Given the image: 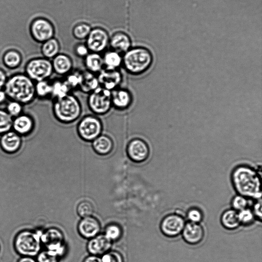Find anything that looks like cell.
I'll list each match as a JSON object with an SVG mask.
<instances>
[{
    "label": "cell",
    "mask_w": 262,
    "mask_h": 262,
    "mask_svg": "<svg viewBox=\"0 0 262 262\" xmlns=\"http://www.w3.org/2000/svg\"><path fill=\"white\" fill-rule=\"evenodd\" d=\"M231 182L238 194L248 199H261V174L248 165L236 166L231 173Z\"/></svg>",
    "instance_id": "cell-1"
},
{
    "label": "cell",
    "mask_w": 262,
    "mask_h": 262,
    "mask_svg": "<svg viewBox=\"0 0 262 262\" xmlns=\"http://www.w3.org/2000/svg\"><path fill=\"white\" fill-rule=\"evenodd\" d=\"M4 89L7 97L21 104L30 103L36 96L33 81L25 74L11 76L7 79Z\"/></svg>",
    "instance_id": "cell-2"
},
{
    "label": "cell",
    "mask_w": 262,
    "mask_h": 262,
    "mask_svg": "<svg viewBox=\"0 0 262 262\" xmlns=\"http://www.w3.org/2000/svg\"><path fill=\"white\" fill-rule=\"evenodd\" d=\"M52 111L59 122L69 124L79 119L82 114V105L78 98L72 93L53 100Z\"/></svg>",
    "instance_id": "cell-3"
},
{
    "label": "cell",
    "mask_w": 262,
    "mask_h": 262,
    "mask_svg": "<svg viewBox=\"0 0 262 262\" xmlns=\"http://www.w3.org/2000/svg\"><path fill=\"white\" fill-rule=\"evenodd\" d=\"M153 56L147 49L138 47L128 50L122 57V66L125 71L132 75L144 74L151 68Z\"/></svg>",
    "instance_id": "cell-4"
},
{
    "label": "cell",
    "mask_w": 262,
    "mask_h": 262,
    "mask_svg": "<svg viewBox=\"0 0 262 262\" xmlns=\"http://www.w3.org/2000/svg\"><path fill=\"white\" fill-rule=\"evenodd\" d=\"M42 231L24 230L19 232L14 240L16 252L23 256L32 257L39 253Z\"/></svg>",
    "instance_id": "cell-5"
},
{
    "label": "cell",
    "mask_w": 262,
    "mask_h": 262,
    "mask_svg": "<svg viewBox=\"0 0 262 262\" xmlns=\"http://www.w3.org/2000/svg\"><path fill=\"white\" fill-rule=\"evenodd\" d=\"M76 131L78 137L82 141L91 143L102 134V122L95 115H86L78 121Z\"/></svg>",
    "instance_id": "cell-6"
},
{
    "label": "cell",
    "mask_w": 262,
    "mask_h": 262,
    "mask_svg": "<svg viewBox=\"0 0 262 262\" xmlns=\"http://www.w3.org/2000/svg\"><path fill=\"white\" fill-rule=\"evenodd\" d=\"M88 94L87 104L95 115L103 116L110 111L112 107L111 91L99 86Z\"/></svg>",
    "instance_id": "cell-7"
},
{
    "label": "cell",
    "mask_w": 262,
    "mask_h": 262,
    "mask_svg": "<svg viewBox=\"0 0 262 262\" xmlns=\"http://www.w3.org/2000/svg\"><path fill=\"white\" fill-rule=\"evenodd\" d=\"M26 75L36 82L48 80L54 73L51 61L43 57L33 58L26 64Z\"/></svg>",
    "instance_id": "cell-8"
},
{
    "label": "cell",
    "mask_w": 262,
    "mask_h": 262,
    "mask_svg": "<svg viewBox=\"0 0 262 262\" xmlns=\"http://www.w3.org/2000/svg\"><path fill=\"white\" fill-rule=\"evenodd\" d=\"M41 242L47 250L55 253L59 258L65 253L64 236L58 229L50 228L42 231L41 235Z\"/></svg>",
    "instance_id": "cell-9"
},
{
    "label": "cell",
    "mask_w": 262,
    "mask_h": 262,
    "mask_svg": "<svg viewBox=\"0 0 262 262\" xmlns=\"http://www.w3.org/2000/svg\"><path fill=\"white\" fill-rule=\"evenodd\" d=\"M186 223L184 217L179 213H170L161 220L160 228L165 236L172 238L181 234Z\"/></svg>",
    "instance_id": "cell-10"
},
{
    "label": "cell",
    "mask_w": 262,
    "mask_h": 262,
    "mask_svg": "<svg viewBox=\"0 0 262 262\" xmlns=\"http://www.w3.org/2000/svg\"><path fill=\"white\" fill-rule=\"evenodd\" d=\"M128 158L135 163H142L146 161L150 155L148 144L143 139L135 138L131 139L126 148Z\"/></svg>",
    "instance_id": "cell-11"
},
{
    "label": "cell",
    "mask_w": 262,
    "mask_h": 262,
    "mask_svg": "<svg viewBox=\"0 0 262 262\" xmlns=\"http://www.w3.org/2000/svg\"><path fill=\"white\" fill-rule=\"evenodd\" d=\"M54 27L52 22L45 18L38 17L33 20L30 26L32 37L37 42H43L53 37Z\"/></svg>",
    "instance_id": "cell-12"
},
{
    "label": "cell",
    "mask_w": 262,
    "mask_h": 262,
    "mask_svg": "<svg viewBox=\"0 0 262 262\" xmlns=\"http://www.w3.org/2000/svg\"><path fill=\"white\" fill-rule=\"evenodd\" d=\"M97 76L99 86L110 91L120 87L123 80V75L119 69L104 68Z\"/></svg>",
    "instance_id": "cell-13"
},
{
    "label": "cell",
    "mask_w": 262,
    "mask_h": 262,
    "mask_svg": "<svg viewBox=\"0 0 262 262\" xmlns=\"http://www.w3.org/2000/svg\"><path fill=\"white\" fill-rule=\"evenodd\" d=\"M87 37L86 47L93 53H99L103 51L108 42L107 33L101 28L91 30Z\"/></svg>",
    "instance_id": "cell-14"
},
{
    "label": "cell",
    "mask_w": 262,
    "mask_h": 262,
    "mask_svg": "<svg viewBox=\"0 0 262 262\" xmlns=\"http://www.w3.org/2000/svg\"><path fill=\"white\" fill-rule=\"evenodd\" d=\"M184 241L191 245H196L202 242L205 236V231L200 223L187 222L181 233Z\"/></svg>",
    "instance_id": "cell-15"
},
{
    "label": "cell",
    "mask_w": 262,
    "mask_h": 262,
    "mask_svg": "<svg viewBox=\"0 0 262 262\" xmlns=\"http://www.w3.org/2000/svg\"><path fill=\"white\" fill-rule=\"evenodd\" d=\"M111 99L112 107L119 111L128 108L133 100L131 92L126 89L120 87L111 91Z\"/></svg>",
    "instance_id": "cell-16"
},
{
    "label": "cell",
    "mask_w": 262,
    "mask_h": 262,
    "mask_svg": "<svg viewBox=\"0 0 262 262\" xmlns=\"http://www.w3.org/2000/svg\"><path fill=\"white\" fill-rule=\"evenodd\" d=\"M77 229L82 237L90 239L99 233L100 224L96 217L92 216H88L80 220Z\"/></svg>",
    "instance_id": "cell-17"
},
{
    "label": "cell",
    "mask_w": 262,
    "mask_h": 262,
    "mask_svg": "<svg viewBox=\"0 0 262 262\" xmlns=\"http://www.w3.org/2000/svg\"><path fill=\"white\" fill-rule=\"evenodd\" d=\"M112 242L104 234H98L90 239L87 244V250L91 255H102L110 251Z\"/></svg>",
    "instance_id": "cell-18"
},
{
    "label": "cell",
    "mask_w": 262,
    "mask_h": 262,
    "mask_svg": "<svg viewBox=\"0 0 262 262\" xmlns=\"http://www.w3.org/2000/svg\"><path fill=\"white\" fill-rule=\"evenodd\" d=\"M21 143L20 136L14 131H8L2 134L0 138V146L5 152L9 154L17 151Z\"/></svg>",
    "instance_id": "cell-19"
},
{
    "label": "cell",
    "mask_w": 262,
    "mask_h": 262,
    "mask_svg": "<svg viewBox=\"0 0 262 262\" xmlns=\"http://www.w3.org/2000/svg\"><path fill=\"white\" fill-rule=\"evenodd\" d=\"M51 62L53 72L59 76L64 77L73 70V61L64 54H58Z\"/></svg>",
    "instance_id": "cell-20"
},
{
    "label": "cell",
    "mask_w": 262,
    "mask_h": 262,
    "mask_svg": "<svg viewBox=\"0 0 262 262\" xmlns=\"http://www.w3.org/2000/svg\"><path fill=\"white\" fill-rule=\"evenodd\" d=\"M91 144L93 150L100 156L110 154L114 147V143L112 138L102 134L94 139Z\"/></svg>",
    "instance_id": "cell-21"
},
{
    "label": "cell",
    "mask_w": 262,
    "mask_h": 262,
    "mask_svg": "<svg viewBox=\"0 0 262 262\" xmlns=\"http://www.w3.org/2000/svg\"><path fill=\"white\" fill-rule=\"evenodd\" d=\"M34 126V122L31 116L20 114L15 117L12 121V128L20 136L26 135L30 133Z\"/></svg>",
    "instance_id": "cell-22"
},
{
    "label": "cell",
    "mask_w": 262,
    "mask_h": 262,
    "mask_svg": "<svg viewBox=\"0 0 262 262\" xmlns=\"http://www.w3.org/2000/svg\"><path fill=\"white\" fill-rule=\"evenodd\" d=\"M99 86L97 74L88 71H82V79L79 90L82 93L89 94Z\"/></svg>",
    "instance_id": "cell-23"
},
{
    "label": "cell",
    "mask_w": 262,
    "mask_h": 262,
    "mask_svg": "<svg viewBox=\"0 0 262 262\" xmlns=\"http://www.w3.org/2000/svg\"><path fill=\"white\" fill-rule=\"evenodd\" d=\"M221 223L226 229L234 230L241 225L238 212L232 208L225 210L221 216Z\"/></svg>",
    "instance_id": "cell-24"
},
{
    "label": "cell",
    "mask_w": 262,
    "mask_h": 262,
    "mask_svg": "<svg viewBox=\"0 0 262 262\" xmlns=\"http://www.w3.org/2000/svg\"><path fill=\"white\" fill-rule=\"evenodd\" d=\"M110 43L113 50L120 54L126 52L130 49L131 45L130 38L124 33L115 34L111 39Z\"/></svg>",
    "instance_id": "cell-25"
},
{
    "label": "cell",
    "mask_w": 262,
    "mask_h": 262,
    "mask_svg": "<svg viewBox=\"0 0 262 262\" xmlns=\"http://www.w3.org/2000/svg\"><path fill=\"white\" fill-rule=\"evenodd\" d=\"M86 70L95 74L104 69L102 57L97 53H89L84 57Z\"/></svg>",
    "instance_id": "cell-26"
},
{
    "label": "cell",
    "mask_w": 262,
    "mask_h": 262,
    "mask_svg": "<svg viewBox=\"0 0 262 262\" xmlns=\"http://www.w3.org/2000/svg\"><path fill=\"white\" fill-rule=\"evenodd\" d=\"M52 93L51 97L54 100L62 98L71 93V91L63 77L51 81Z\"/></svg>",
    "instance_id": "cell-27"
},
{
    "label": "cell",
    "mask_w": 262,
    "mask_h": 262,
    "mask_svg": "<svg viewBox=\"0 0 262 262\" xmlns=\"http://www.w3.org/2000/svg\"><path fill=\"white\" fill-rule=\"evenodd\" d=\"M102 59L104 68L106 69L118 70L122 65V57L114 50L106 52Z\"/></svg>",
    "instance_id": "cell-28"
},
{
    "label": "cell",
    "mask_w": 262,
    "mask_h": 262,
    "mask_svg": "<svg viewBox=\"0 0 262 262\" xmlns=\"http://www.w3.org/2000/svg\"><path fill=\"white\" fill-rule=\"evenodd\" d=\"M59 49L58 41L53 37L42 43L40 51L42 57L50 59L59 54Z\"/></svg>",
    "instance_id": "cell-29"
},
{
    "label": "cell",
    "mask_w": 262,
    "mask_h": 262,
    "mask_svg": "<svg viewBox=\"0 0 262 262\" xmlns=\"http://www.w3.org/2000/svg\"><path fill=\"white\" fill-rule=\"evenodd\" d=\"M2 62L6 67L14 69L21 64L23 62V58L18 51L10 50L3 55Z\"/></svg>",
    "instance_id": "cell-30"
},
{
    "label": "cell",
    "mask_w": 262,
    "mask_h": 262,
    "mask_svg": "<svg viewBox=\"0 0 262 262\" xmlns=\"http://www.w3.org/2000/svg\"><path fill=\"white\" fill-rule=\"evenodd\" d=\"M82 71L72 70L66 76L63 77L71 91L79 90L82 79Z\"/></svg>",
    "instance_id": "cell-31"
},
{
    "label": "cell",
    "mask_w": 262,
    "mask_h": 262,
    "mask_svg": "<svg viewBox=\"0 0 262 262\" xmlns=\"http://www.w3.org/2000/svg\"><path fill=\"white\" fill-rule=\"evenodd\" d=\"M35 90L36 95L40 98L51 97L52 93L51 81L44 80L36 82L35 84Z\"/></svg>",
    "instance_id": "cell-32"
},
{
    "label": "cell",
    "mask_w": 262,
    "mask_h": 262,
    "mask_svg": "<svg viewBox=\"0 0 262 262\" xmlns=\"http://www.w3.org/2000/svg\"><path fill=\"white\" fill-rule=\"evenodd\" d=\"M12 118L7 111L0 109V134L10 131L12 125Z\"/></svg>",
    "instance_id": "cell-33"
},
{
    "label": "cell",
    "mask_w": 262,
    "mask_h": 262,
    "mask_svg": "<svg viewBox=\"0 0 262 262\" xmlns=\"http://www.w3.org/2000/svg\"><path fill=\"white\" fill-rule=\"evenodd\" d=\"M238 216L241 225L243 226H249L256 220L252 210L248 207L238 211Z\"/></svg>",
    "instance_id": "cell-34"
},
{
    "label": "cell",
    "mask_w": 262,
    "mask_h": 262,
    "mask_svg": "<svg viewBox=\"0 0 262 262\" xmlns=\"http://www.w3.org/2000/svg\"><path fill=\"white\" fill-rule=\"evenodd\" d=\"M104 235L112 242L119 239L122 235V229L117 224H111L107 226Z\"/></svg>",
    "instance_id": "cell-35"
},
{
    "label": "cell",
    "mask_w": 262,
    "mask_h": 262,
    "mask_svg": "<svg viewBox=\"0 0 262 262\" xmlns=\"http://www.w3.org/2000/svg\"><path fill=\"white\" fill-rule=\"evenodd\" d=\"M77 212L82 218L92 216L94 212V206L89 201H82L77 205Z\"/></svg>",
    "instance_id": "cell-36"
},
{
    "label": "cell",
    "mask_w": 262,
    "mask_h": 262,
    "mask_svg": "<svg viewBox=\"0 0 262 262\" xmlns=\"http://www.w3.org/2000/svg\"><path fill=\"white\" fill-rule=\"evenodd\" d=\"M248 199L238 194L231 201L232 208L237 212L248 208Z\"/></svg>",
    "instance_id": "cell-37"
},
{
    "label": "cell",
    "mask_w": 262,
    "mask_h": 262,
    "mask_svg": "<svg viewBox=\"0 0 262 262\" xmlns=\"http://www.w3.org/2000/svg\"><path fill=\"white\" fill-rule=\"evenodd\" d=\"M188 222L194 223H200L203 220L204 215L202 211L197 207H191L186 214Z\"/></svg>",
    "instance_id": "cell-38"
},
{
    "label": "cell",
    "mask_w": 262,
    "mask_h": 262,
    "mask_svg": "<svg viewBox=\"0 0 262 262\" xmlns=\"http://www.w3.org/2000/svg\"><path fill=\"white\" fill-rule=\"evenodd\" d=\"M59 257L48 250L40 251L37 255V262H59Z\"/></svg>",
    "instance_id": "cell-39"
},
{
    "label": "cell",
    "mask_w": 262,
    "mask_h": 262,
    "mask_svg": "<svg viewBox=\"0 0 262 262\" xmlns=\"http://www.w3.org/2000/svg\"><path fill=\"white\" fill-rule=\"evenodd\" d=\"M101 262H124L122 254L116 251H108L101 257Z\"/></svg>",
    "instance_id": "cell-40"
},
{
    "label": "cell",
    "mask_w": 262,
    "mask_h": 262,
    "mask_svg": "<svg viewBox=\"0 0 262 262\" xmlns=\"http://www.w3.org/2000/svg\"><path fill=\"white\" fill-rule=\"evenodd\" d=\"M91 31L89 25L85 24L77 25L73 29V34L78 39H84L87 37Z\"/></svg>",
    "instance_id": "cell-41"
},
{
    "label": "cell",
    "mask_w": 262,
    "mask_h": 262,
    "mask_svg": "<svg viewBox=\"0 0 262 262\" xmlns=\"http://www.w3.org/2000/svg\"><path fill=\"white\" fill-rule=\"evenodd\" d=\"M21 103L11 100L7 105V112L11 116L16 117L21 114L23 106Z\"/></svg>",
    "instance_id": "cell-42"
},
{
    "label": "cell",
    "mask_w": 262,
    "mask_h": 262,
    "mask_svg": "<svg viewBox=\"0 0 262 262\" xmlns=\"http://www.w3.org/2000/svg\"><path fill=\"white\" fill-rule=\"evenodd\" d=\"M75 51L76 55L80 57L84 58L89 53L88 47L84 45H77Z\"/></svg>",
    "instance_id": "cell-43"
},
{
    "label": "cell",
    "mask_w": 262,
    "mask_h": 262,
    "mask_svg": "<svg viewBox=\"0 0 262 262\" xmlns=\"http://www.w3.org/2000/svg\"><path fill=\"white\" fill-rule=\"evenodd\" d=\"M253 213L255 216L256 219H258L261 222V199L259 201H257L256 203L253 206V209H252Z\"/></svg>",
    "instance_id": "cell-44"
},
{
    "label": "cell",
    "mask_w": 262,
    "mask_h": 262,
    "mask_svg": "<svg viewBox=\"0 0 262 262\" xmlns=\"http://www.w3.org/2000/svg\"><path fill=\"white\" fill-rule=\"evenodd\" d=\"M7 80V78L5 73L0 69V90L4 88Z\"/></svg>",
    "instance_id": "cell-45"
},
{
    "label": "cell",
    "mask_w": 262,
    "mask_h": 262,
    "mask_svg": "<svg viewBox=\"0 0 262 262\" xmlns=\"http://www.w3.org/2000/svg\"><path fill=\"white\" fill-rule=\"evenodd\" d=\"M82 262H101V258L98 256L90 255L86 257Z\"/></svg>",
    "instance_id": "cell-46"
},
{
    "label": "cell",
    "mask_w": 262,
    "mask_h": 262,
    "mask_svg": "<svg viewBox=\"0 0 262 262\" xmlns=\"http://www.w3.org/2000/svg\"><path fill=\"white\" fill-rule=\"evenodd\" d=\"M17 262H37V261L32 258V257L23 256Z\"/></svg>",
    "instance_id": "cell-47"
},
{
    "label": "cell",
    "mask_w": 262,
    "mask_h": 262,
    "mask_svg": "<svg viewBox=\"0 0 262 262\" xmlns=\"http://www.w3.org/2000/svg\"><path fill=\"white\" fill-rule=\"evenodd\" d=\"M7 97L5 92L0 90V104H2L6 100Z\"/></svg>",
    "instance_id": "cell-48"
}]
</instances>
